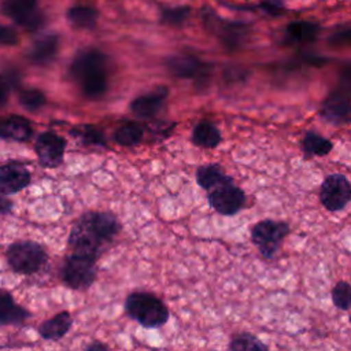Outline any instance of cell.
Listing matches in <instances>:
<instances>
[{
	"mask_svg": "<svg viewBox=\"0 0 351 351\" xmlns=\"http://www.w3.org/2000/svg\"><path fill=\"white\" fill-rule=\"evenodd\" d=\"M33 133L30 122L21 115L0 117V138L26 141Z\"/></svg>",
	"mask_w": 351,
	"mask_h": 351,
	"instance_id": "cell-17",
	"label": "cell"
},
{
	"mask_svg": "<svg viewBox=\"0 0 351 351\" xmlns=\"http://www.w3.org/2000/svg\"><path fill=\"white\" fill-rule=\"evenodd\" d=\"M119 230L121 223L114 214L86 213L73 225L69 234V247L73 254L96 261Z\"/></svg>",
	"mask_w": 351,
	"mask_h": 351,
	"instance_id": "cell-1",
	"label": "cell"
},
{
	"mask_svg": "<svg viewBox=\"0 0 351 351\" xmlns=\"http://www.w3.org/2000/svg\"><path fill=\"white\" fill-rule=\"evenodd\" d=\"M70 75L78 84L84 96L99 99L107 90L108 59L96 48H85L74 56L70 64Z\"/></svg>",
	"mask_w": 351,
	"mask_h": 351,
	"instance_id": "cell-2",
	"label": "cell"
},
{
	"mask_svg": "<svg viewBox=\"0 0 351 351\" xmlns=\"http://www.w3.org/2000/svg\"><path fill=\"white\" fill-rule=\"evenodd\" d=\"M189 14H191V8L188 5L163 8L160 12V22L170 26H181L185 23Z\"/></svg>",
	"mask_w": 351,
	"mask_h": 351,
	"instance_id": "cell-30",
	"label": "cell"
},
{
	"mask_svg": "<svg viewBox=\"0 0 351 351\" xmlns=\"http://www.w3.org/2000/svg\"><path fill=\"white\" fill-rule=\"evenodd\" d=\"M166 67L177 78H189L202 84L210 75V67L193 55H174L167 59Z\"/></svg>",
	"mask_w": 351,
	"mask_h": 351,
	"instance_id": "cell-12",
	"label": "cell"
},
{
	"mask_svg": "<svg viewBox=\"0 0 351 351\" xmlns=\"http://www.w3.org/2000/svg\"><path fill=\"white\" fill-rule=\"evenodd\" d=\"M207 199L210 206L218 214L230 217L237 214L244 207L245 193L233 182V180H230L207 192Z\"/></svg>",
	"mask_w": 351,
	"mask_h": 351,
	"instance_id": "cell-8",
	"label": "cell"
},
{
	"mask_svg": "<svg viewBox=\"0 0 351 351\" xmlns=\"http://www.w3.org/2000/svg\"><path fill=\"white\" fill-rule=\"evenodd\" d=\"M73 319L67 311L58 313L49 319H45L38 326V333L45 340H58L63 337L71 328Z\"/></svg>",
	"mask_w": 351,
	"mask_h": 351,
	"instance_id": "cell-19",
	"label": "cell"
},
{
	"mask_svg": "<svg viewBox=\"0 0 351 351\" xmlns=\"http://www.w3.org/2000/svg\"><path fill=\"white\" fill-rule=\"evenodd\" d=\"M226 351H270V350L255 335L250 332H243L232 337Z\"/></svg>",
	"mask_w": 351,
	"mask_h": 351,
	"instance_id": "cell-25",
	"label": "cell"
},
{
	"mask_svg": "<svg viewBox=\"0 0 351 351\" xmlns=\"http://www.w3.org/2000/svg\"><path fill=\"white\" fill-rule=\"evenodd\" d=\"M30 317V313L16 304L11 293L0 289V325H19Z\"/></svg>",
	"mask_w": 351,
	"mask_h": 351,
	"instance_id": "cell-18",
	"label": "cell"
},
{
	"mask_svg": "<svg viewBox=\"0 0 351 351\" xmlns=\"http://www.w3.org/2000/svg\"><path fill=\"white\" fill-rule=\"evenodd\" d=\"M261 8L270 15H280L284 12V5L280 0H265L261 3Z\"/></svg>",
	"mask_w": 351,
	"mask_h": 351,
	"instance_id": "cell-33",
	"label": "cell"
},
{
	"mask_svg": "<svg viewBox=\"0 0 351 351\" xmlns=\"http://www.w3.org/2000/svg\"><path fill=\"white\" fill-rule=\"evenodd\" d=\"M18 43H19L18 33L7 25H0V45L12 47V45H16Z\"/></svg>",
	"mask_w": 351,
	"mask_h": 351,
	"instance_id": "cell-31",
	"label": "cell"
},
{
	"mask_svg": "<svg viewBox=\"0 0 351 351\" xmlns=\"http://www.w3.org/2000/svg\"><path fill=\"white\" fill-rule=\"evenodd\" d=\"M66 16L67 21L78 29H92L97 22L99 11L89 4H78L70 7Z\"/></svg>",
	"mask_w": 351,
	"mask_h": 351,
	"instance_id": "cell-23",
	"label": "cell"
},
{
	"mask_svg": "<svg viewBox=\"0 0 351 351\" xmlns=\"http://www.w3.org/2000/svg\"><path fill=\"white\" fill-rule=\"evenodd\" d=\"M12 208V203L5 197L4 193L0 192V214H8Z\"/></svg>",
	"mask_w": 351,
	"mask_h": 351,
	"instance_id": "cell-36",
	"label": "cell"
},
{
	"mask_svg": "<svg viewBox=\"0 0 351 351\" xmlns=\"http://www.w3.org/2000/svg\"><path fill=\"white\" fill-rule=\"evenodd\" d=\"M66 148V140L53 132H43L38 134L34 151L43 167L53 169L62 165Z\"/></svg>",
	"mask_w": 351,
	"mask_h": 351,
	"instance_id": "cell-11",
	"label": "cell"
},
{
	"mask_svg": "<svg viewBox=\"0 0 351 351\" xmlns=\"http://www.w3.org/2000/svg\"><path fill=\"white\" fill-rule=\"evenodd\" d=\"M339 84L340 89H343L347 93H351V62L343 64V67L340 69Z\"/></svg>",
	"mask_w": 351,
	"mask_h": 351,
	"instance_id": "cell-32",
	"label": "cell"
},
{
	"mask_svg": "<svg viewBox=\"0 0 351 351\" xmlns=\"http://www.w3.org/2000/svg\"><path fill=\"white\" fill-rule=\"evenodd\" d=\"M62 281L77 291H82L89 288L97 274L96 269V261L71 254L66 261L62 267Z\"/></svg>",
	"mask_w": 351,
	"mask_h": 351,
	"instance_id": "cell-6",
	"label": "cell"
},
{
	"mask_svg": "<svg viewBox=\"0 0 351 351\" xmlns=\"http://www.w3.org/2000/svg\"><path fill=\"white\" fill-rule=\"evenodd\" d=\"M319 32V25L310 21H293L287 25V37L296 44H307L317 38Z\"/></svg>",
	"mask_w": 351,
	"mask_h": 351,
	"instance_id": "cell-21",
	"label": "cell"
},
{
	"mask_svg": "<svg viewBox=\"0 0 351 351\" xmlns=\"http://www.w3.org/2000/svg\"><path fill=\"white\" fill-rule=\"evenodd\" d=\"M192 143L200 148H215L221 143V133L214 123L202 121L192 130Z\"/></svg>",
	"mask_w": 351,
	"mask_h": 351,
	"instance_id": "cell-22",
	"label": "cell"
},
{
	"mask_svg": "<svg viewBox=\"0 0 351 351\" xmlns=\"http://www.w3.org/2000/svg\"><path fill=\"white\" fill-rule=\"evenodd\" d=\"M289 225L284 221L262 219L251 228V241L265 259H271L280 251L285 237L289 234Z\"/></svg>",
	"mask_w": 351,
	"mask_h": 351,
	"instance_id": "cell-4",
	"label": "cell"
},
{
	"mask_svg": "<svg viewBox=\"0 0 351 351\" xmlns=\"http://www.w3.org/2000/svg\"><path fill=\"white\" fill-rule=\"evenodd\" d=\"M126 314L145 328H158L167 322L169 310L165 303L152 293L136 291L125 300Z\"/></svg>",
	"mask_w": 351,
	"mask_h": 351,
	"instance_id": "cell-3",
	"label": "cell"
},
{
	"mask_svg": "<svg viewBox=\"0 0 351 351\" xmlns=\"http://www.w3.org/2000/svg\"><path fill=\"white\" fill-rule=\"evenodd\" d=\"M70 133L74 137H77L80 141H82L84 144H88V145H104L106 144L104 134L101 133V130H99L93 125H80V126L74 128Z\"/></svg>",
	"mask_w": 351,
	"mask_h": 351,
	"instance_id": "cell-27",
	"label": "cell"
},
{
	"mask_svg": "<svg viewBox=\"0 0 351 351\" xmlns=\"http://www.w3.org/2000/svg\"><path fill=\"white\" fill-rule=\"evenodd\" d=\"M204 22L207 27L214 32L229 49H234L247 34V26L244 23L223 21L213 12H206Z\"/></svg>",
	"mask_w": 351,
	"mask_h": 351,
	"instance_id": "cell-13",
	"label": "cell"
},
{
	"mask_svg": "<svg viewBox=\"0 0 351 351\" xmlns=\"http://www.w3.org/2000/svg\"><path fill=\"white\" fill-rule=\"evenodd\" d=\"M332 148H333V144L330 140H328L322 134L313 130L306 132L302 138V149H303L304 158L325 156L332 151Z\"/></svg>",
	"mask_w": 351,
	"mask_h": 351,
	"instance_id": "cell-24",
	"label": "cell"
},
{
	"mask_svg": "<svg viewBox=\"0 0 351 351\" xmlns=\"http://www.w3.org/2000/svg\"><path fill=\"white\" fill-rule=\"evenodd\" d=\"M58 49H59V37L53 33H48L38 37L33 43L32 48L27 52V58L34 64L45 66L55 59Z\"/></svg>",
	"mask_w": 351,
	"mask_h": 351,
	"instance_id": "cell-16",
	"label": "cell"
},
{
	"mask_svg": "<svg viewBox=\"0 0 351 351\" xmlns=\"http://www.w3.org/2000/svg\"><path fill=\"white\" fill-rule=\"evenodd\" d=\"M10 82L5 78L4 74H0V108L7 103L8 99V92H10Z\"/></svg>",
	"mask_w": 351,
	"mask_h": 351,
	"instance_id": "cell-35",
	"label": "cell"
},
{
	"mask_svg": "<svg viewBox=\"0 0 351 351\" xmlns=\"http://www.w3.org/2000/svg\"><path fill=\"white\" fill-rule=\"evenodd\" d=\"M230 180H233V178L230 176H228L223 171V169L217 163L204 165L196 170V181H197L199 186L207 192H210L215 186H218L226 181H230Z\"/></svg>",
	"mask_w": 351,
	"mask_h": 351,
	"instance_id": "cell-20",
	"label": "cell"
},
{
	"mask_svg": "<svg viewBox=\"0 0 351 351\" xmlns=\"http://www.w3.org/2000/svg\"><path fill=\"white\" fill-rule=\"evenodd\" d=\"M143 134L144 130L141 125H138L137 122H126L115 130L114 138L122 147H133L141 141Z\"/></svg>",
	"mask_w": 351,
	"mask_h": 351,
	"instance_id": "cell-26",
	"label": "cell"
},
{
	"mask_svg": "<svg viewBox=\"0 0 351 351\" xmlns=\"http://www.w3.org/2000/svg\"><path fill=\"white\" fill-rule=\"evenodd\" d=\"M1 12L30 32L37 30L44 23V15L38 8L37 0H4Z\"/></svg>",
	"mask_w": 351,
	"mask_h": 351,
	"instance_id": "cell-9",
	"label": "cell"
},
{
	"mask_svg": "<svg viewBox=\"0 0 351 351\" xmlns=\"http://www.w3.org/2000/svg\"><path fill=\"white\" fill-rule=\"evenodd\" d=\"M10 267L19 274L37 273L47 263L45 250L36 241L21 240L12 243L5 252Z\"/></svg>",
	"mask_w": 351,
	"mask_h": 351,
	"instance_id": "cell-5",
	"label": "cell"
},
{
	"mask_svg": "<svg viewBox=\"0 0 351 351\" xmlns=\"http://www.w3.org/2000/svg\"><path fill=\"white\" fill-rule=\"evenodd\" d=\"M319 117L333 125L343 126L351 122V93L343 89L329 93L319 107Z\"/></svg>",
	"mask_w": 351,
	"mask_h": 351,
	"instance_id": "cell-10",
	"label": "cell"
},
{
	"mask_svg": "<svg viewBox=\"0 0 351 351\" xmlns=\"http://www.w3.org/2000/svg\"><path fill=\"white\" fill-rule=\"evenodd\" d=\"M167 95H169V90L166 86H158L154 90L136 97L130 103V110L138 118H144V119L152 118L162 108Z\"/></svg>",
	"mask_w": 351,
	"mask_h": 351,
	"instance_id": "cell-15",
	"label": "cell"
},
{
	"mask_svg": "<svg viewBox=\"0 0 351 351\" xmlns=\"http://www.w3.org/2000/svg\"><path fill=\"white\" fill-rule=\"evenodd\" d=\"M330 298L339 310L347 311L351 308V284L347 281H337L330 291Z\"/></svg>",
	"mask_w": 351,
	"mask_h": 351,
	"instance_id": "cell-28",
	"label": "cell"
},
{
	"mask_svg": "<svg viewBox=\"0 0 351 351\" xmlns=\"http://www.w3.org/2000/svg\"><path fill=\"white\" fill-rule=\"evenodd\" d=\"M85 351H110V350H108V347H107L106 344L99 343V341H93V343H90V344L85 348Z\"/></svg>",
	"mask_w": 351,
	"mask_h": 351,
	"instance_id": "cell-37",
	"label": "cell"
},
{
	"mask_svg": "<svg viewBox=\"0 0 351 351\" xmlns=\"http://www.w3.org/2000/svg\"><path fill=\"white\" fill-rule=\"evenodd\" d=\"M18 100H19L21 106L27 111H36V110L41 108L47 101L45 95L40 89H36V88H29V89L21 90L18 95Z\"/></svg>",
	"mask_w": 351,
	"mask_h": 351,
	"instance_id": "cell-29",
	"label": "cell"
},
{
	"mask_svg": "<svg viewBox=\"0 0 351 351\" xmlns=\"http://www.w3.org/2000/svg\"><path fill=\"white\" fill-rule=\"evenodd\" d=\"M332 41L339 45H344V44L351 45V27H347L335 33L332 37Z\"/></svg>",
	"mask_w": 351,
	"mask_h": 351,
	"instance_id": "cell-34",
	"label": "cell"
},
{
	"mask_svg": "<svg viewBox=\"0 0 351 351\" xmlns=\"http://www.w3.org/2000/svg\"><path fill=\"white\" fill-rule=\"evenodd\" d=\"M30 184L29 170L19 162H8L0 166V192L14 195Z\"/></svg>",
	"mask_w": 351,
	"mask_h": 351,
	"instance_id": "cell-14",
	"label": "cell"
},
{
	"mask_svg": "<svg viewBox=\"0 0 351 351\" xmlns=\"http://www.w3.org/2000/svg\"><path fill=\"white\" fill-rule=\"evenodd\" d=\"M319 200L328 211H341L351 202V182L339 173L326 176L321 184Z\"/></svg>",
	"mask_w": 351,
	"mask_h": 351,
	"instance_id": "cell-7",
	"label": "cell"
}]
</instances>
